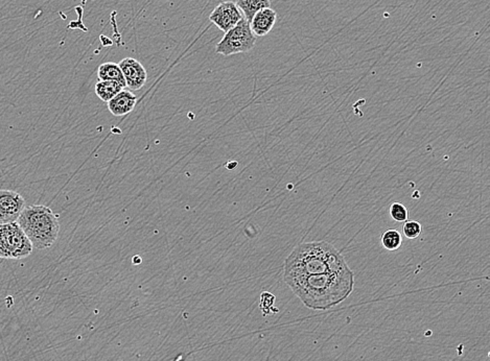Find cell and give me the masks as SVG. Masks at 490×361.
Segmentation results:
<instances>
[{"label":"cell","mask_w":490,"mask_h":361,"mask_svg":"<svg viewBox=\"0 0 490 361\" xmlns=\"http://www.w3.org/2000/svg\"><path fill=\"white\" fill-rule=\"evenodd\" d=\"M284 282L307 308L327 311L350 296L355 287V273L350 268L338 273L284 278Z\"/></svg>","instance_id":"1"},{"label":"cell","mask_w":490,"mask_h":361,"mask_svg":"<svg viewBox=\"0 0 490 361\" xmlns=\"http://www.w3.org/2000/svg\"><path fill=\"white\" fill-rule=\"evenodd\" d=\"M350 270L345 258L326 241L297 245L284 262V278Z\"/></svg>","instance_id":"2"},{"label":"cell","mask_w":490,"mask_h":361,"mask_svg":"<svg viewBox=\"0 0 490 361\" xmlns=\"http://www.w3.org/2000/svg\"><path fill=\"white\" fill-rule=\"evenodd\" d=\"M17 221L36 249H47L57 241L60 232L59 217L49 207L44 205L25 207Z\"/></svg>","instance_id":"3"},{"label":"cell","mask_w":490,"mask_h":361,"mask_svg":"<svg viewBox=\"0 0 490 361\" xmlns=\"http://www.w3.org/2000/svg\"><path fill=\"white\" fill-rule=\"evenodd\" d=\"M33 245L17 223L0 225V258L18 260L27 258Z\"/></svg>","instance_id":"4"},{"label":"cell","mask_w":490,"mask_h":361,"mask_svg":"<svg viewBox=\"0 0 490 361\" xmlns=\"http://www.w3.org/2000/svg\"><path fill=\"white\" fill-rule=\"evenodd\" d=\"M256 37L252 33L250 23L243 16L234 27L225 33L216 47V53L225 57L248 53L256 47Z\"/></svg>","instance_id":"5"},{"label":"cell","mask_w":490,"mask_h":361,"mask_svg":"<svg viewBox=\"0 0 490 361\" xmlns=\"http://www.w3.org/2000/svg\"><path fill=\"white\" fill-rule=\"evenodd\" d=\"M25 208V198L18 192L0 190V225L15 223Z\"/></svg>","instance_id":"6"},{"label":"cell","mask_w":490,"mask_h":361,"mask_svg":"<svg viewBox=\"0 0 490 361\" xmlns=\"http://www.w3.org/2000/svg\"><path fill=\"white\" fill-rule=\"evenodd\" d=\"M241 18H243V14L233 1L221 2L209 15L211 22L224 33H227L229 29L234 27Z\"/></svg>","instance_id":"7"},{"label":"cell","mask_w":490,"mask_h":361,"mask_svg":"<svg viewBox=\"0 0 490 361\" xmlns=\"http://www.w3.org/2000/svg\"><path fill=\"white\" fill-rule=\"evenodd\" d=\"M126 81V86L130 90H140L147 80L145 66L134 57H126L119 63Z\"/></svg>","instance_id":"8"},{"label":"cell","mask_w":490,"mask_h":361,"mask_svg":"<svg viewBox=\"0 0 490 361\" xmlns=\"http://www.w3.org/2000/svg\"><path fill=\"white\" fill-rule=\"evenodd\" d=\"M276 20H277V13L273 8H267L260 10L250 21L252 33L256 37H265L273 29Z\"/></svg>","instance_id":"9"},{"label":"cell","mask_w":490,"mask_h":361,"mask_svg":"<svg viewBox=\"0 0 490 361\" xmlns=\"http://www.w3.org/2000/svg\"><path fill=\"white\" fill-rule=\"evenodd\" d=\"M136 104V96L131 91L123 89L108 102V110L114 116H125L134 110Z\"/></svg>","instance_id":"10"},{"label":"cell","mask_w":490,"mask_h":361,"mask_svg":"<svg viewBox=\"0 0 490 361\" xmlns=\"http://www.w3.org/2000/svg\"><path fill=\"white\" fill-rule=\"evenodd\" d=\"M235 4L241 11L244 18L250 23L256 13L271 8V0H237Z\"/></svg>","instance_id":"11"},{"label":"cell","mask_w":490,"mask_h":361,"mask_svg":"<svg viewBox=\"0 0 490 361\" xmlns=\"http://www.w3.org/2000/svg\"><path fill=\"white\" fill-rule=\"evenodd\" d=\"M98 76L100 81H113V82L121 84L124 88H127L125 78H124L119 64L113 63V62L102 64L98 67Z\"/></svg>","instance_id":"12"},{"label":"cell","mask_w":490,"mask_h":361,"mask_svg":"<svg viewBox=\"0 0 490 361\" xmlns=\"http://www.w3.org/2000/svg\"><path fill=\"white\" fill-rule=\"evenodd\" d=\"M123 89L125 88L121 84L113 82V81H98L96 83L94 91H95L96 95L100 100L108 102Z\"/></svg>","instance_id":"13"},{"label":"cell","mask_w":490,"mask_h":361,"mask_svg":"<svg viewBox=\"0 0 490 361\" xmlns=\"http://www.w3.org/2000/svg\"><path fill=\"white\" fill-rule=\"evenodd\" d=\"M380 243L387 251H397L401 249L402 245V234L397 229H389L383 233L380 236Z\"/></svg>","instance_id":"14"},{"label":"cell","mask_w":490,"mask_h":361,"mask_svg":"<svg viewBox=\"0 0 490 361\" xmlns=\"http://www.w3.org/2000/svg\"><path fill=\"white\" fill-rule=\"evenodd\" d=\"M389 214L397 223H404L409 219L408 208L402 203H393L389 208Z\"/></svg>","instance_id":"15"},{"label":"cell","mask_w":490,"mask_h":361,"mask_svg":"<svg viewBox=\"0 0 490 361\" xmlns=\"http://www.w3.org/2000/svg\"><path fill=\"white\" fill-rule=\"evenodd\" d=\"M402 233L408 239H416L423 233V226L419 222L406 221L402 226Z\"/></svg>","instance_id":"16"}]
</instances>
